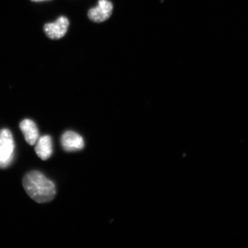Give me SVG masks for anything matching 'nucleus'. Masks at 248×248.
<instances>
[{
  "instance_id": "obj_1",
  "label": "nucleus",
  "mask_w": 248,
  "mask_h": 248,
  "mask_svg": "<svg viewBox=\"0 0 248 248\" xmlns=\"http://www.w3.org/2000/svg\"><path fill=\"white\" fill-rule=\"evenodd\" d=\"M23 185L27 194L36 202H48L55 196L54 183L38 170L26 173L24 176Z\"/></svg>"
},
{
  "instance_id": "obj_2",
  "label": "nucleus",
  "mask_w": 248,
  "mask_h": 248,
  "mask_svg": "<svg viewBox=\"0 0 248 248\" xmlns=\"http://www.w3.org/2000/svg\"><path fill=\"white\" fill-rule=\"evenodd\" d=\"M15 144L12 133L8 129L0 130V167L5 168L13 160Z\"/></svg>"
},
{
  "instance_id": "obj_3",
  "label": "nucleus",
  "mask_w": 248,
  "mask_h": 248,
  "mask_svg": "<svg viewBox=\"0 0 248 248\" xmlns=\"http://www.w3.org/2000/svg\"><path fill=\"white\" fill-rule=\"evenodd\" d=\"M113 5L109 0H99L97 6L88 12V17L95 23L103 22L112 14Z\"/></svg>"
},
{
  "instance_id": "obj_4",
  "label": "nucleus",
  "mask_w": 248,
  "mask_h": 248,
  "mask_svg": "<svg viewBox=\"0 0 248 248\" xmlns=\"http://www.w3.org/2000/svg\"><path fill=\"white\" fill-rule=\"evenodd\" d=\"M69 26V21L64 16H61L55 22L47 23L44 26V31L48 38L58 40L63 37Z\"/></svg>"
},
{
  "instance_id": "obj_5",
  "label": "nucleus",
  "mask_w": 248,
  "mask_h": 248,
  "mask_svg": "<svg viewBox=\"0 0 248 248\" xmlns=\"http://www.w3.org/2000/svg\"><path fill=\"white\" fill-rule=\"evenodd\" d=\"M61 145L68 152L81 150L84 147V141L81 136L73 131H67L62 136Z\"/></svg>"
},
{
  "instance_id": "obj_6",
  "label": "nucleus",
  "mask_w": 248,
  "mask_h": 248,
  "mask_svg": "<svg viewBox=\"0 0 248 248\" xmlns=\"http://www.w3.org/2000/svg\"><path fill=\"white\" fill-rule=\"evenodd\" d=\"M20 128L27 143L31 145L35 144L39 139L38 129L35 123L30 119H25L20 123Z\"/></svg>"
},
{
  "instance_id": "obj_7",
  "label": "nucleus",
  "mask_w": 248,
  "mask_h": 248,
  "mask_svg": "<svg viewBox=\"0 0 248 248\" xmlns=\"http://www.w3.org/2000/svg\"><path fill=\"white\" fill-rule=\"evenodd\" d=\"M35 147L38 156L43 160L49 159L52 154V142L50 136L45 135L38 139Z\"/></svg>"
},
{
  "instance_id": "obj_8",
  "label": "nucleus",
  "mask_w": 248,
  "mask_h": 248,
  "mask_svg": "<svg viewBox=\"0 0 248 248\" xmlns=\"http://www.w3.org/2000/svg\"><path fill=\"white\" fill-rule=\"evenodd\" d=\"M31 1L33 2H42L44 1H48V0H31Z\"/></svg>"
}]
</instances>
